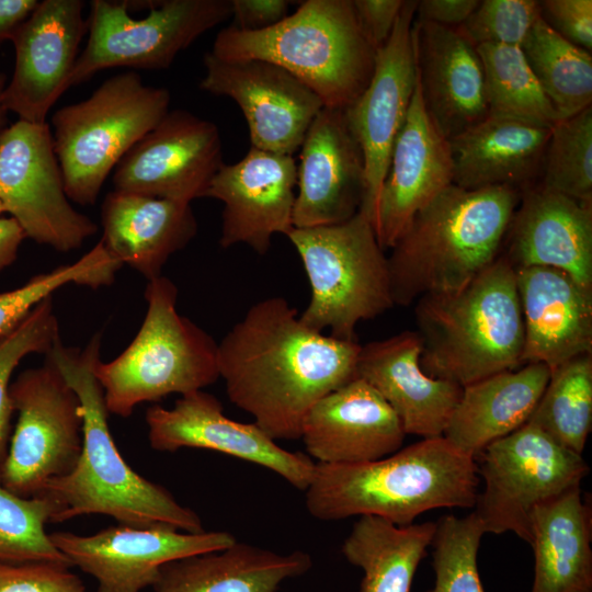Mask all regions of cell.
<instances>
[{
  "label": "cell",
  "instance_id": "f1b7e54d",
  "mask_svg": "<svg viewBox=\"0 0 592 592\" xmlns=\"http://www.w3.org/2000/svg\"><path fill=\"white\" fill-rule=\"evenodd\" d=\"M101 224L107 251L148 281L197 234L190 203L115 190L102 203Z\"/></svg>",
  "mask_w": 592,
  "mask_h": 592
},
{
  "label": "cell",
  "instance_id": "e575fe53",
  "mask_svg": "<svg viewBox=\"0 0 592 592\" xmlns=\"http://www.w3.org/2000/svg\"><path fill=\"white\" fill-rule=\"evenodd\" d=\"M528 422L560 446L582 454L592 426V353L550 372Z\"/></svg>",
  "mask_w": 592,
  "mask_h": 592
},
{
  "label": "cell",
  "instance_id": "6da1fadb",
  "mask_svg": "<svg viewBox=\"0 0 592 592\" xmlns=\"http://www.w3.org/2000/svg\"><path fill=\"white\" fill-rule=\"evenodd\" d=\"M360 349L305 326L284 297H267L218 343L219 378L270 437L297 440L309 409L356 377Z\"/></svg>",
  "mask_w": 592,
  "mask_h": 592
},
{
  "label": "cell",
  "instance_id": "484cf974",
  "mask_svg": "<svg viewBox=\"0 0 592 592\" xmlns=\"http://www.w3.org/2000/svg\"><path fill=\"white\" fill-rule=\"evenodd\" d=\"M417 75L424 107L449 140L488 116L476 47L456 29L413 21Z\"/></svg>",
  "mask_w": 592,
  "mask_h": 592
},
{
  "label": "cell",
  "instance_id": "ba28073f",
  "mask_svg": "<svg viewBox=\"0 0 592 592\" xmlns=\"http://www.w3.org/2000/svg\"><path fill=\"white\" fill-rule=\"evenodd\" d=\"M170 92L147 86L135 71L106 79L80 102L52 117L54 149L65 192L79 205H94L127 151L167 115Z\"/></svg>",
  "mask_w": 592,
  "mask_h": 592
},
{
  "label": "cell",
  "instance_id": "52a82bcc",
  "mask_svg": "<svg viewBox=\"0 0 592 592\" xmlns=\"http://www.w3.org/2000/svg\"><path fill=\"white\" fill-rule=\"evenodd\" d=\"M177 298L170 278L148 281L147 311L138 333L114 360L96 362L95 376L110 413L128 418L143 402L203 390L219 378L218 343L178 312Z\"/></svg>",
  "mask_w": 592,
  "mask_h": 592
},
{
  "label": "cell",
  "instance_id": "8992f818",
  "mask_svg": "<svg viewBox=\"0 0 592 592\" xmlns=\"http://www.w3.org/2000/svg\"><path fill=\"white\" fill-rule=\"evenodd\" d=\"M225 60L273 62L310 88L325 107L344 110L367 87L376 50L362 32L353 0H306L262 31L223 29L209 52Z\"/></svg>",
  "mask_w": 592,
  "mask_h": 592
},
{
  "label": "cell",
  "instance_id": "4dcf8cb0",
  "mask_svg": "<svg viewBox=\"0 0 592 592\" xmlns=\"http://www.w3.org/2000/svg\"><path fill=\"white\" fill-rule=\"evenodd\" d=\"M311 556L278 554L237 540L220 550L163 565L153 592H277L288 579L306 573Z\"/></svg>",
  "mask_w": 592,
  "mask_h": 592
},
{
  "label": "cell",
  "instance_id": "f35d334b",
  "mask_svg": "<svg viewBox=\"0 0 592 592\" xmlns=\"http://www.w3.org/2000/svg\"><path fill=\"white\" fill-rule=\"evenodd\" d=\"M122 263L100 240L75 263L60 265L30 278L24 285L0 293V338L14 329L43 299L68 285L109 286Z\"/></svg>",
  "mask_w": 592,
  "mask_h": 592
},
{
  "label": "cell",
  "instance_id": "3957f363",
  "mask_svg": "<svg viewBox=\"0 0 592 592\" xmlns=\"http://www.w3.org/2000/svg\"><path fill=\"white\" fill-rule=\"evenodd\" d=\"M478 486L475 459L437 436L372 462L316 463L305 502L322 521L372 515L406 526L430 510L474 508Z\"/></svg>",
  "mask_w": 592,
  "mask_h": 592
},
{
  "label": "cell",
  "instance_id": "681fc988",
  "mask_svg": "<svg viewBox=\"0 0 592 592\" xmlns=\"http://www.w3.org/2000/svg\"><path fill=\"white\" fill-rule=\"evenodd\" d=\"M25 238L23 229L14 218L0 216V272L15 261Z\"/></svg>",
  "mask_w": 592,
  "mask_h": 592
},
{
  "label": "cell",
  "instance_id": "816d5d0a",
  "mask_svg": "<svg viewBox=\"0 0 592 592\" xmlns=\"http://www.w3.org/2000/svg\"><path fill=\"white\" fill-rule=\"evenodd\" d=\"M2 213H4V210H3L2 204L0 203V215H1Z\"/></svg>",
  "mask_w": 592,
  "mask_h": 592
},
{
  "label": "cell",
  "instance_id": "4fadbf2b",
  "mask_svg": "<svg viewBox=\"0 0 592 592\" xmlns=\"http://www.w3.org/2000/svg\"><path fill=\"white\" fill-rule=\"evenodd\" d=\"M0 203L26 238L59 252L79 249L98 231L67 197L47 122L18 119L1 134Z\"/></svg>",
  "mask_w": 592,
  "mask_h": 592
},
{
  "label": "cell",
  "instance_id": "2e32d148",
  "mask_svg": "<svg viewBox=\"0 0 592 592\" xmlns=\"http://www.w3.org/2000/svg\"><path fill=\"white\" fill-rule=\"evenodd\" d=\"M417 1H405L395 27L375 55L365 90L343 110L365 167L361 210L372 225L395 140L406 121L417 82L413 21Z\"/></svg>",
  "mask_w": 592,
  "mask_h": 592
},
{
  "label": "cell",
  "instance_id": "f907efd6",
  "mask_svg": "<svg viewBox=\"0 0 592 592\" xmlns=\"http://www.w3.org/2000/svg\"><path fill=\"white\" fill-rule=\"evenodd\" d=\"M7 83H8L7 76L4 73H0V136L4 132V129L8 127V111L4 107L3 101H2V94H3Z\"/></svg>",
  "mask_w": 592,
  "mask_h": 592
},
{
  "label": "cell",
  "instance_id": "cb8c5ba5",
  "mask_svg": "<svg viewBox=\"0 0 592 592\" xmlns=\"http://www.w3.org/2000/svg\"><path fill=\"white\" fill-rule=\"evenodd\" d=\"M406 433L383 397L355 377L319 399L307 412L300 439L321 464H357L401 448Z\"/></svg>",
  "mask_w": 592,
  "mask_h": 592
},
{
  "label": "cell",
  "instance_id": "7bdbcfd3",
  "mask_svg": "<svg viewBox=\"0 0 592 592\" xmlns=\"http://www.w3.org/2000/svg\"><path fill=\"white\" fill-rule=\"evenodd\" d=\"M69 569L47 562H0V592H89Z\"/></svg>",
  "mask_w": 592,
  "mask_h": 592
},
{
  "label": "cell",
  "instance_id": "d6986e66",
  "mask_svg": "<svg viewBox=\"0 0 592 592\" xmlns=\"http://www.w3.org/2000/svg\"><path fill=\"white\" fill-rule=\"evenodd\" d=\"M83 7L81 0L39 1L13 35L15 64L2 101L19 119L46 123L50 109L70 88L88 31Z\"/></svg>",
  "mask_w": 592,
  "mask_h": 592
},
{
  "label": "cell",
  "instance_id": "8d00e7d4",
  "mask_svg": "<svg viewBox=\"0 0 592 592\" xmlns=\"http://www.w3.org/2000/svg\"><path fill=\"white\" fill-rule=\"evenodd\" d=\"M59 504L46 494L20 497L7 489L0 470V562H47L71 568L45 531L56 523Z\"/></svg>",
  "mask_w": 592,
  "mask_h": 592
},
{
  "label": "cell",
  "instance_id": "ab89813d",
  "mask_svg": "<svg viewBox=\"0 0 592 592\" xmlns=\"http://www.w3.org/2000/svg\"><path fill=\"white\" fill-rule=\"evenodd\" d=\"M435 524L431 543L435 582L426 592H483L477 555L486 533L476 514H447Z\"/></svg>",
  "mask_w": 592,
  "mask_h": 592
},
{
  "label": "cell",
  "instance_id": "5b68a950",
  "mask_svg": "<svg viewBox=\"0 0 592 592\" xmlns=\"http://www.w3.org/2000/svg\"><path fill=\"white\" fill-rule=\"evenodd\" d=\"M414 312L430 377L465 387L523 366L515 270L502 255L460 289L420 297Z\"/></svg>",
  "mask_w": 592,
  "mask_h": 592
},
{
  "label": "cell",
  "instance_id": "1f68e13d",
  "mask_svg": "<svg viewBox=\"0 0 592 592\" xmlns=\"http://www.w3.org/2000/svg\"><path fill=\"white\" fill-rule=\"evenodd\" d=\"M531 534V592H592L591 506L580 487L539 504Z\"/></svg>",
  "mask_w": 592,
  "mask_h": 592
},
{
  "label": "cell",
  "instance_id": "ac0fdd59",
  "mask_svg": "<svg viewBox=\"0 0 592 592\" xmlns=\"http://www.w3.org/2000/svg\"><path fill=\"white\" fill-rule=\"evenodd\" d=\"M145 420L150 446L156 451H216L263 466L301 491L314 476L316 463L307 454L281 447L254 422L226 417L220 401L203 390L182 395L171 409L149 407Z\"/></svg>",
  "mask_w": 592,
  "mask_h": 592
},
{
  "label": "cell",
  "instance_id": "f546056e",
  "mask_svg": "<svg viewBox=\"0 0 592 592\" xmlns=\"http://www.w3.org/2000/svg\"><path fill=\"white\" fill-rule=\"evenodd\" d=\"M550 377L543 363H528L463 387L443 436L476 458L489 444L528 422Z\"/></svg>",
  "mask_w": 592,
  "mask_h": 592
},
{
  "label": "cell",
  "instance_id": "c3c4849f",
  "mask_svg": "<svg viewBox=\"0 0 592 592\" xmlns=\"http://www.w3.org/2000/svg\"><path fill=\"white\" fill-rule=\"evenodd\" d=\"M37 0H0V45L11 41L16 30L31 15Z\"/></svg>",
  "mask_w": 592,
  "mask_h": 592
},
{
  "label": "cell",
  "instance_id": "bcb514c9",
  "mask_svg": "<svg viewBox=\"0 0 592 592\" xmlns=\"http://www.w3.org/2000/svg\"><path fill=\"white\" fill-rule=\"evenodd\" d=\"M286 0H231L235 29L248 32L266 30L288 15Z\"/></svg>",
  "mask_w": 592,
  "mask_h": 592
},
{
  "label": "cell",
  "instance_id": "5bb4252c",
  "mask_svg": "<svg viewBox=\"0 0 592 592\" xmlns=\"http://www.w3.org/2000/svg\"><path fill=\"white\" fill-rule=\"evenodd\" d=\"M53 544L98 582L96 592H141L152 587L163 565L229 547L228 532L187 533L166 525L117 524L91 535L58 531Z\"/></svg>",
  "mask_w": 592,
  "mask_h": 592
},
{
  "label": "cell",
  "instance_id": "603a6c76",
  "mask_svg": "<svg viewBox=\"0 0 592 592\" xmlns=\"http://www.w3.org/2000/svg\"><path fill=\"white\" fill-rule=\"evenodd\" d=\"M514 270L546 266L592 292V205L534 184L521 192L501 253Z\"/></svg>",
  "mask_w": 592,
  "mask_h": 592
},
{
  "label": "cell",
  "instance_id": "f6af8a7d",
  "mask_svg": "<svg viewBox=\"0 0 592 592\" xmlns=\"http://www.w3.org/2000/svg\"><path fill=\"white\" fill-rule=\"evenodd\" d=\"M405 1L353 0L363 34L377 52L388 41Z\"/></svg>",
  "mask_w": 592,
  "mask_h": 592
},
{
  "label": "cell",
  "instance_id": "8fae6325",
  "mask_svg": "<svg viewBox=\"0 0 592 592\" xmlns=\"http://www.w3.org/2000/svg\"><path fill=\"white\" fill-rule=\"evenodd\" d=\"M150 3L145 18L134 19L126 1H91L89 36L73 68L70 87L110 68L166 69L182 50L232 12L231 0Z\"/></svg>",
  "mask_w": 592,
  "mask_h": 592
},
{
  "label": "cell",
  "instance_id": "30bf717a",
  "mask_svg": "<svg viewBox=\"0 0 592 592\" xmlns=\"http://www.w3.org/2000/svg\"><path fill=\"white\" fill-rule=\"evenodd\" d=\"M475 462L485 487L474 513L485 533L512 532L527 544L535 509L580 487L590 470L581 455L530 422L489 444Z\"/></svg>",
  "mask_w": 592,
  "mask_h": 592
},
{
  "label": "cell",
  "instance_id": "277c9868",
  "mask_svg": "<svg viewBox=\"0 0 592 592\" xmlns=\"http://www.w3.org/2000/svg\"><path fill=\"white\" fill-rule=\"evenodd\" d=\"M520 197L509 186L466 190L451 184L440 192L390 248L394 305L460 289L492 264Z\"/></svg>",
  "mask_w": 592,
  "mask_h": 592
},
{
  "label": "cell",
  "instance_id": "836d02e7",
  "mask_svg": "<svg viewBox=\"0 0 592 592\" xmlns=\"http://www.w3.org/2000/svg\"><path fill=\"white\" fill-rule=\"evenodd\" d=\"M521 49L550 101L557 122L570 118L592 102L591 53L556 33L539 16Z\"/></svg>",
  "mask_w": 592,
  "mask_h": 592
},
{
  "label": "cell",
  "instance_id": "b9f144b4",
  "mask_svg": "<svg viewBox=\"0 0 592 592\" xmlns=\"http://www.w3.org/2000/svg\"><path fill=\"white\" fill-rule=\"evenodd\" d=\"M539 16V1L483 0L456 30L475 47L480 44L521 47Z\"/></svg>",
  "mask_w": 592,
  "mask_h": 592
},
{
  "label": "cell",
  "instance_id": "4316f807",
  "mask_svg": "<svg viewBox=\"0 0 592 592\" xmlns=\"http://www.w3.org/2000/svg\"><path fill=\"white\" fill-rule=\"evenodd\" d=\"M524 346L522 364L543 363L550 372L592 353V292L567 273L546 266L515 270Z\"/></svg>",
  "mask_w": 592,
  "mask_h": 592
},
{
  "label": "cell",
  "instance_id": "ffe728a7",
  "mask_svg": "<svg viewBox=\"0 0 592 592\" xmlns=\"http://www.w3.org/2000/svg\"><path fill=\"white\" fill-rule=\"evenodd\" d=\"M297 163L294 156L251 147L236 163H223L205 197L223 203L219 243L247 244L265 254L274 235L293 228Z\"/></svg>",
  "mask_w": 592,
  "mask_h": 592
},
{
  "label": "cell",
  "instance_id": "d590c367",
  "mask_svg": "<svg viewBox=\"0 0 592 592\" xmlns=\"http://www.w3.org/2000/svg\"><path fill=\"white\" fill-rule=\"evenodd\" d=\"M485 95L489 114L515 117L548 127L556 112L517 46L480 44Z\"/></svg>",
  "mask_w": 592,
  "mask_h": 592
},
{
  "label": "cell",
  "instance_id": "9c48e42d",
  "mask_svg": "<svg viewBox=\"0 0 592 592\" xmlns=\"http://www.w3.org/2000/svg\"><path fill=\"white\" fill-rule=\"evenodd\" d=\"M295 247L310 284V300L299 315L308 328L355 341V328L394 306L388 260L367 216L330 226L293 228Z\"/></svg>",
  "mask_w": 592,
  "mask_h": 592
},
{
  "label": "cell",
  "instance_id": "60d3db41",
  "mask_svg": "<svg viewBox=\"0 0 592 592\" xmlns=\"http://www.w3.org/2000/svg\"><path fill=\"white\" fill-rule=\"evenodd\" d=\"M59 338L53 296L43 299L14 329L0 338V470L8 454L14 413L10 398L13 372L29 354L46 355Z\"/></svg>",
  "mask_w": 592,
  "mask_h": 592
},
{
  "label": "cell",
  "instance_id": "7402d4cb",
  "mask_svg": "<svg viewBox=\"0 0 592 592\" xmlns=\"http://www.w3.org/2000/svg\"><path fill=\"white\" fill-rule=\"evenodd\" d=\"M453 184L449 140L428 114L418 81L395 140L373 228L379 246L391 248L413 216Z\"/></svg>",
  "mask_w": 592,
  "mask_h": 592
},
{
  "label": "cell",
  "instance_id": "7c38bea8",
  "mask_svg": "<svg viewBox=\"0 0 592 592\" xmlns=\"http://www.w3.org/2000/svg\"><path fill=\"white\" fill-rule=\"evenodd\" d=\"M10 398L18 420L1 481L20 497L39 496L48 481L70 474L80 458V401L48 360L20 373L11 382Z\"/></svg>",
  "mask_w": 592,
  "mask_h": 592
},
{
  "label": "cell",
  "instance_id": "7a4b0ae2",
  "mask_svg": "<svg viewBox=\"0 0 592 592\" xmlns=\"http://www.w3.org/2000/svg\"><path fill=\"white\" fill-rule=\"evenodd\" d=\"M101 342V332L83 349L66 346L59 338L46 354L79 398L83 443L72 471L48 481L41 494L59 504L56 523L102 514L129 526L166 525L203 532L198 514L180 504L162 486L140 476L121 455L110 431L104 390L94 372Z\"/></svg>",
  "mask_w": 592,
  "mask_h": 592
},
{
  "label": "cell",
  "instance_id": "d6a6232c",
  "mask_svg": "<svg viewBox=\"0 0 592 592\" xmlns=\"http://www.w3.org/2000/svg\"><path fill=\"white\" fill-rule=\"evenodd\" d=\"M435 526L434 522L399 526L377 516H360L342 554L364 572L361 592H410Z\"/></svg>",
  "mask_w": 592,
  "mask_h": 592
},
{
  "label": "cell",
  "instance_id": "83f0119b",
  "mask_svg": "<svg viewBox=\"0 0 592 592\" xmlns=\"http://www.w3.org/2000/svg\"><path fill=\"white\" fill-rule=\"evenodd\" d=\"M551 127L488 114L449 139L453 184L478 190L509 186L520 192L540 178Z\"/></svg>",
  "mask_w": 592,
  "mask_h": 592
},
{
  "label": "cell",
  "instance_id": "ee69618b",
  "mask_svg": "<svg viewBox=\"0 0 592 592\" xmlns=\"http://www.w3.org/2000/svg\"><path fill=\"white\" fill-rule=\"evenodd\" d=\"M542 19L560 36L591 53L592 1H539Z\"/></svg>",
  "mask_w": 592,
  "mask_h": 592
},
{
  "label": "cell",
  "instance_id": "9a60e30c",
  "mask_svg": "<svg viewBox=\"0 0 592 592\" xmlns=\"http://www.w3.org/2000/svg\"><path fill=\"white\" fill-rule=\"evenodd\" d=\"M218 127L189 111H169L114 169V190L190 203L223 166Z\"/></svg>",
  "mask_w": 592,
  "mask_h": 592
},
{
  "label": "cell",
  "instance_id": "7dc6e473",
  "mask_svg": "<svg viewBox=\"0 0 592 592\" xmlns=\"http://www.w3.org/2000/svg\"><path fill=\"white\" fill-rule=\"evenodd\" d=\"M478 3V0L417 1L415 20L457 29L468 19Z\"/></svg>",
  "mask_w": 592,
  "mask_h": 592
},
{
  "label": "cell",
  "instance_id": "e0dca14e",
  "mask_svg": "<svg viewBox=\"0 0 592 592\" xmlns=\"http://www.w3.org/2000/svg\"><path fill=\"white\" fill-rule=\"evenodd\" d=\"M200 88L240 107L251 147L294 156L318 113L320 98L284 68L265 60H225L209 52Z\"/></svg>",
  "mask_w": 592,
  "mask_h": 592
},
{
  "label": "cell",
  "instance_id": "74e56055",
  "mask_svg": "<svg viewBox=\"0 0 592 592\" xmlns=\"http://www.w3.org/2000/svg\"><path fill=\"white\" fill-rule=\"evenodd\" d=\"M539 185L592 205V107L556 122L544 153Z\"/></svg>",
  "mask_w": 592,
  "mask_h": 592
},
{
  "label": "cell",
  "instance_id": "44dd1931",
  "mask_svg": "<svg viewBox=\"0 0 592 592\" xmlns=\"http://www.w3.org/2000/svg\"><path fill=\"white\" fill-rule=\"evenodd\" d=\"M296 187L295 228L340 224L361 210L364 158L343 110L323 107L312 121L299 148Z\"/></svg>",
  "mask_w": 592,
  "mask_h": 592
},
{
  "label": "cell",
  "instance_id": "d4e9b609",
  "mask_svg": "<svg viewBox=\"0 0 592 592\" xmlns=\"http://www.w3.org/2000/svg\"><path fill=\"white\" fill-rule=\"evenodd\" d=\"M417 331L361 345L356 377L371 385L395 411L406 434L443 436L463 387L428 376L421 368Z\"/></svg>",
  "mask_w": 592,
  "mask_h": 592
}]
</instances>
